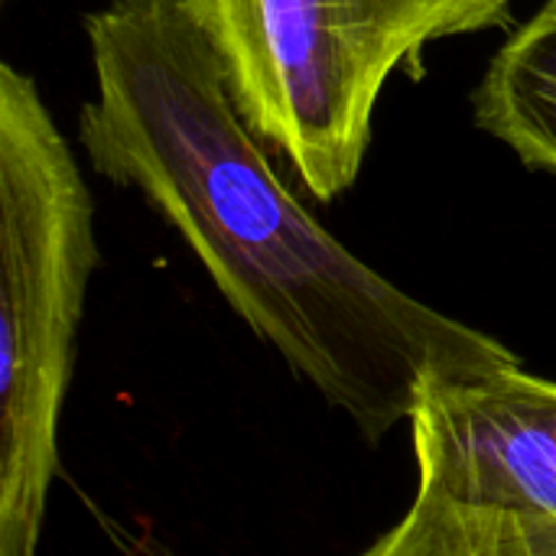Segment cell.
Returning <instances> with one entry per match:
<instances>
[{"label": "cell", "mask_w": 556, "mask_h": 556, "mask_svg": "<svg viewBox=\"0 0 556 556\" xmlns=\"http://www.w3.org/2000/svg\"><path fill=\"white\" fill-rule=\"evenodd\" d=\"M94 94L78 111L91 169L137 189L228 306L368 440L410 420L430 378L521 362L352 254L296 199L248 127L186 0L85 13Z\"/></svg>", "instance_id": "6da1fadb"}, {"label": "cell", "mask_w": 556, "mask_h": 556, "mask_svg": "<svg viewBox=\"0 0 556 556\" xmlns=\"http://www.w3.org/2000/svg\"><path fill=\"white\" fill-rule=\"evenodd\" d=\"M365 556H556V521L414 498L407 515Z\"/></svg>", "instance_id": "8992f818"}, {"label": "cell", "mask_w": 556, "mask_h": 556, "mask_svg": "<svg viewBox=\"0 0 556 556\" xmlns=\"http://www.w3.org/2000/svg\"><path fill=\"white\" fill-rule=\"evenodd\" d=\"M469 101L479 130L528 169L556 176V0L502 42Z\"/></svg>", "instance_id": "5b68a950"}, {"label": "cell", "mask_w": 556, "mask_h": 556, "mask_svg": "<svg viewBox=\"0 0 556 556\" xmlns=\"http://www.w3.org/2000/svg\"><path fill=\"white\" fill-rule=\"evenodd\" d=\"M101 251L94 199L29 75L0 65V556H36Z\"/></svg>", "instance_id": "7a4b0ae2"}, {"label": "cell", "mask_w": 556, "mask_h": 556, "mask_svg": "<svg viewBox=\"0 0 556 556\" xmlns=\"http://www.w3.org/2000/svg\"><path fill=\"white\" fill-rule=\"evenodd\" d=\"M407 424L417 498L556 521V381L521 362L430 378Z\"/></svg>", "instance_id": "277c9868"}, {"label": "cell", "mask_w": 556, "mask_h": 556, "mask_svg": "<svg viewBox=\"0 0 556 556\" xmlns=\"http://www.w3.org/2000/svg\"><path fill=\"white\" fill-rule=\"evenodd\" d=\"M248 127L316 202L362 173L378 98L440 39L511 23V0H186Z\"/></svg>", "instance_id": "3957f363"}]
</instances>
